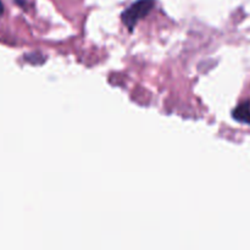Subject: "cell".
Masks as SVG:
<instances>
[{
	"label": "cell",
	"instance_id": "obj_3",
	"mask_svg": "<svg viewBox=\"0 0 250 250\" xmlns=\"http://www.w3.org/2000/svg\"><path fill=\"white\" fill-rule=\"evenodd\" d=\"M0 14H2V4H1V1H0Z\"/></svg>",
	"mask_w": 250,
	"mask_h": 250
},
{
	"label": "cell",
	"instance_id": "obj_2",
	"mask_svg": "<svg viewBox=\"0 0 250 250\" xmlns=\"http://www.w3.org/2000/svg\"><path fill=\"white\" fill-rule=\"evenodd\" d=\"M232 116L236 121L242 124L250 125V102H244L239 104L236 109L232 111Z\"/></svg>",
	"mask_w": 250,
	"mask_h": 250
},
{
	"label": "cell",
	"instance_id": "obj_1",
	"mask_svg": "<svg viewBox=\"0 0 250 250\" xmlns=\"http://www.w3.org/2000/svg\"><path fill=\"white\" fill-rule=\"evenodd\" d=\"M154 5H155V0H137L128 9L122 12V22L132 32L141 20H143L144 17L150 14Z\"/></svg>",
	"mask_w": 250,
	"mask_h": 250
}]
</instances>
